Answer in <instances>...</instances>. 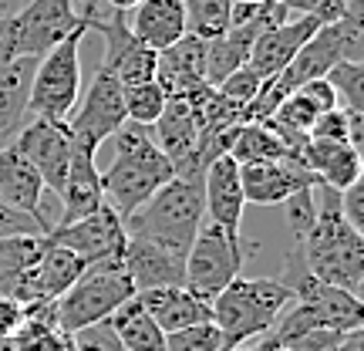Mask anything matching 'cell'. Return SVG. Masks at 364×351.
Segmentation results:
<instances>
[{"instance_id": "cell-33", "label": "cell", "mask_w": 364, "mask_h": 351, "mask_svg": "<svg viewBox=\"0 0 364 351\" xmlns=\"http://www.w3.org/2000/svg\"><path fill=\"white\" fill-rule=\"evenodd\" d=\"M287 213V226H290V234H294V240H300V236L311 230L314 216H317V182L314 186H307V189H300V193H294L287 203H280Z\"/></svg>"}, {"instance_id": "cell-14", "label": "cell", "mask_w": 364, "mask_h": 351, "mask_svg": "<svg viewBox=\"0 0 364 351\" xmlns=\"http://www.w3.org/2000/svg\"><path fill=\"white\" fill-rule=\"evenodd\" d=\"M321 27L324 24L314 21V17H290V21H284V24L263 31L260 38L253 41V48H250L247 68L263 81L273 78V75H280V71L297 58L300 48H304Z\"/></svg>"}, {"instance_id": "cell-42", "label": "cell", "mask_w": 364, "mask_h": 351, "mask_svg": "<svg viewBox=\"0 0 364 351\" xmlns=\"http://www.w3.org/2000/svg\"><path fill=\"white\" fill-rule=\"evenodd\" d=\"M253 351H287V348H284V345H273V341L260 338L257 345H253Z\"/></svg>"}, {"instance_id": "cell-15", "label": "cell", "mask_w": 364, "mask_h": 351, "mask_svg": "<svg viewBox=\"0 0 364 351\" xmlns=\"http://www.w3.org/2000/svg\"><path fill=\"white\" fill-rule=\"evenodd\" d=\"M240 182H243V199L257 206H280L294 193L314 186V176L297 159H277V162H253L240 166Z\"/></svg>"}, {"instance_id": "cell-2", "label": "cell", "mask_w": 364, "mask_h": 351, "mask_svg": "<svg viewBox=\"0 0 364 351\" xmlns=\"http://www.w3.org/2000/svg\"><path fill=\"white\" fill-rule=\"evenodd\" d=\"M169 179H176V169H172L169 159L159 152L149 129L129 122L122 132H115V159L102 172L105 206H112L122 220H129L132 213L145 206Z\"/></svg>"}, {"instance_id": "cell-16", "label": "cell", "mask_w": 364, "mask_h": 351, "mask_svg": "<svg viewBox=\"0 0 364 351\" xmlns=\"http://www.w3.org/2000/svg\"><path fill=\"white\" fill-rule=\"evenodd\" d=\"M203 203H206V216L213 226H220L223 234L240 236L243 226V182H240V162L230 156H220L203 176Z\"/></svg>"}, {"instance_id": "cell-24", "label": "cell", "mask_w": 364, "mask_h": 351, "mask_svg": "<svg viewBox=\"0 0 364 351\" xmlns=\"http://www.w3.org/2000/svg\"><path fill=\"white\" fill-rule=\"evenodd\" d=\"M38 58H17L0 65V139H14L27 115V91Z\"/></svg>"}, {"instance_id": "cell-17", "label": "cell", "mask_w": 364, "mask_h": 351, "mask_svg": "<svg viewBox=\"0 0 364 351\" xmlns=\"http://www.w3.org/2000/svg\"><path fill=\"white\" fill-rule=\"evenodd\" d=\"M135 300L145 308V314L162 328V335L182 331L189 325H206L213 321V304L193 294L186 284L179 287H156V290H142Z\"/></svg>"}, {"instance_id": "cell-35", "label": "cell", "mask_w": 364, "mask_h": 351, "mask_svg": "<svg viewBox=\"0 0 364 351\" xmlns=\"http://www.w3.org/2000/svg\"><path fill=\"white\" fill-rule=\"evenodd\" d=\"M260 85H263V78H257V75H253V71H250V68L243 65L240 71H233L230 78L223 81V85H220L216 91H220L226 102H236V105H243V108H247V105L253 102V98H257Z\"/></svg>"}, {"instance_id": "cell-8", "label": "cell", "mask_w": 364, "mask_h": 351, "mask_svg": "<svg viewBox=\"0 0 364 351\" xmlns=\"http://www.w3.org/2000/svg\"><path fill=\"white\" fill-rule=\"evenodd\" d=\"M240 271H243V240L223 234L220 226L206 223L196 234L189 253H186L182 284L213 304V298L233 284L240 277Z\"/></svg>"}, {"instance_id": "cell-38", "label": "cell", "mask_w": 364, "mask_h": 351, "mask_svg": "<svg viewBox=\"0 0 364 351\" xmlns=\"http://www.w3.org/2000/svg\"><path fill=\"white\" fill-rule=\"evenodd\" d=\"M338 331H307V335H300V338L287 341L284 348L287 351H331L338 345Z\"/></svg>"}, {"instance_id": "cell-1", "label": "cell", "mask_w": 364, "mask_h": 351, "mask_svg": "<svg viewBox=\"0 0 364 351\" xmlns=\"http://www.w3.org/2000/svg\"><path fill=\"white\" fill-rule=\"evenodd\" d=\"M294 261L314 281L341 287L354 298L364 294V236L341 213V193L317 182V216L311 230L294 240Z\"/></svg>"}, {"instance_id": "cell-27", "label": "cell", "mask_w": 364, "mask_h": 351, "mask_svg": "<svg viewBox=\"0 0 364 351\" xmlns=\"http://www.w3.org/2000/svg\"><path fill=\"white\" fill-rule=\"evenodd\" d=\"M230 159L240 162V166L277 162V159H287V145L280 142V135L267 122H243L236 129L233 145H230Z\"/></svg>"}, {"instance_id": "cell-31", "label": "cell", "mask_w": 364, "mask_h": 351, "mask_svg": "<svg viewBox=\"0 0 364 351\" xmlns=\"http://www.w3.org/2000/svg\"><path fill=\"white\" fill-rule=\"evenodd\" d=\"M324 78H327V85L334 88L338 102H344V108H351V112H361L364 115V65L338 61Z\"/></svg>"}, {"instance_id": "cell-10", "label": "cell", "mask_w": 364, "mask_h": 351, "mask_svg": "<svg viewBox=\"0 0 364 351\" xmlns=\"http://www.w3.org/2000/svg\"><path fill=\"white\" fill-rule=\"evenodd\" d=\"M85 17H88V27H95L98 34L105 38V61L102 68L118 78L122 88H129V85H142V81H152L156 78V51H149L145 44L132 38L129 31V21H125V14H102L95 4L85 7Z\"/></svg>"}, {"instance_id": "cell-36", "label": "cell", "mask_w": 364, "mask_h": 351, "mask_svg": "<svg viewBox=\"0 0 364 351\" xmlns=\"http://www.w3.org/2000/svg\"><path fill=\"white\" fill-rule=\"evenodd\" d=\"M341 213L364 236V182H354V186H348L341 193Z\"/></svg>"}, {"instance_id": "cell-43", "label": "cell", "mask_w": 364, "mask_h": 351, "mask_svg": "<svg viewBox=\"0 0 364 351\" xmlns=\"http://www.w3.org/2000/svg\"><path fill=\"white\" fill-rule=\"evenodd\" d=\"M0 351H14V338H0Z\"/></svg>"}, {"instance_id": "cell-25", "label": "cell", "mask_w": 364, "mask_h": 351, "mask_svg": "<svg viewBox=\"0 0 364 351\" xmlns=\"http://www.w3.org/2000/svg\"><path fill=\"white\" fill-rule=\"evenodd\" d=\"M105 328L112 331V338L122 345V351H166V335L162 328L145 314V308L132 298L129 304H122Z\"/></svg>"}, {"instance_id": "cell-41", "label": "cell", "mask_w": 364, "mask_h": 351, "mask_svg": "<svg viewBox=\"0 0 364 351\" xmlns=\"http://www.w3.org/2000/svg\"><path fill=\"white\" fill-rule=\"evenodd\" d=\"M105 4H108V11L112 14H132L142 0H105Z\"/></svg>"}, {"instance_id": "cell-3", "label": "cell", "mask_w": 364, "mask_h": 351, "mask_svg": "<svg viewBox=\"0 0 364 351\" xmlns=\"http://www.w3.org/2000/svg\"><path fill=\"white\" fill-rule=\"evenodd\" d=\"M203 216H206L203 182L176 176L125 220V234L186 263L196 234L203 230Z\"/></svg>"}, {"instance_id": "cell-44", "label": "cell", "mask_w": 364, "mask_h": 351, "mask_svg": "<svg viewBox=\"0 0 364 351\" xmlns=\"http://www.w3.org/2000/svg\"><path fill=\"white\" fill-rule=\"evenodd\" d=\"M11 11V7H7V0H0V14H7Z\"/></svg>"}, {"instance_id": "cell-37", "label": "cell", "mask_w": 364, "mask_h": 351, "mask_svg": "<svg viewBox=\"0 0 364 351\" xmlns=\"http://www.w3.org/2000/svg\"><path fill=\"white\" fill-rule=\"evenodd\" d=\"M75 345H78V351H122L105 325H95V328H88V331L75 335Z\"/></svg>"}, {"instance_id": "cell-9", "label": "cell", "mask_w": 364, "mask_h": 351, "mask_svg": "<svg viewBox=\"0 0 364 351\" xmlns=\"http://www.w3.org/2000/svg\"><path fill=\"white\" fill-rule=\"evenodd\" d=\"M125 125H129V115H125V88L105 68H98L95 81L85 91V98H78L75 112L68 118V135H71V142L78 145V149H88L91 156H95L98 145L108 142Z\"/></svg>"}, {"instance_id": "cell-32", "label": "cell", "mask_w": 364, "mask_h": 351, "mask_svg": "<svg viewBox=\"0 0 364 351\" xmlns=\"http://www.w3.org/2000/svg\"><path fill=\"white\" fill-rule=\"evenodd\" d=\"M166 351H223V335L213 321L189 325L182 331L166 335Z\"/></svg>"}, {"instance_id": "cell-30", "label": "cell", "mask_w": 364, "mask_h": 351, "mask_svg": "<svg viewBox=\"0 0 364 351\" xmlns=\"http://www.w3.org/2000/svg\"><path fill=\"white\" fill-rule=\"evenodd\" d=\"M166 91L159 88V81H142V85H129L125 88V115H129L132 125H142V129H152L156 118L162 115L166 108Z\"/></svg>"}, {"instance_id": "cell-13", "label": "cell", "mask_w": 364, "mask_h": 351, "mask_svg": "<svg viewBox=\"0 0 364 351\" xmlns=\"http://www.w3.org/2000/svg\"><path fill=\"white\" fill-rule=\"evenodd\" d=\"M156 81L166 91V98L189 102L199 91H206V41L186 34L172 48L159 51L156 58Z\"/></svg>"}, {"instance_id": "cell-26", "label": "cell", "mask_w": 364, "mask_h": 351, "mask_svg": "<svg viewBox=\"0 0 364 351\" xmlns=\"http://www.w3.org/2000/svg\"><path fill=\"white\" fill-rule=\"evenodd\" d=\"M14 351H78L75 335H68L54 321V300L27 308L24 325L14 335Z\"/></svg>"}, {"instance_id": "cell-19", "label": "cell", "mask_w": 364, "mask_h": 351, "mask_svg": "<svg viewBox=\"0 0 364 351\" xmlns=\"http://www.w3.org/2000/svg\"><path fill=\"white\" fill-rule=\"evenodd\" d=\"M297 162L321 186L338 189V193H344L354 182H361V149H354L348 142H314V139H307Z\"/></svg>"}, {"instance_id": "cell-6", "label": "cell", "mask_w": 364, "mask_h": 351, "mask_svg": "<svg viewBox=\"0 0 364 351\" xmlns=\"http://www.w3.org/2000/svg\"><path fill=\"white\" fill-rule=\"evenodd\" d=\"M81 24L75 0H24L21 11L0 14V65L44 58Z\"/></svg>"}, {"instance_id": "cell-4", "label": "cell", "mask_w": 364, "mask_h": 351, "mask_svg": "<svg viewBox=\"0 0 364 351\" xmlns=\"http://www.w3.org/2000/svg\"><path fill=\"white\" fill-rule=\"evenodd\" d=\"M294 304V287L277 277H236L213 298V325L223 335V351L260 341L277 318Z\"/></svg>"}, {"instance_id": "cell-18", "label": "cell", "mask_w": 364, "mask_h": 351, "mask_svg": "<svg viewBox=\"0 0 364 351\" xmlns=\"http://www.w3.org/2000/svg\"><path fill=\"white\" fill-rule=\"evenodd\" d=\"M61 220L54 226H68V223H78L85 216H91L95 209L105 206V193H102V172L95 166V156L88 149L71 152V166H68L65 186H61Z\"/></svg>"}, {"instance_id": "cell-7", "label": "cell", "mask_w": 364, "mask_h": 351, "mask_svg": "<svg viewBox=\"0 0 364 351\" xmlns=\"http://www.w3.org/2000/svg\"><path fill=\"white\" fill-rule=\"evenodd\" d=\"M135 298V284L122 263L88 267L61 298L54 300V321L68 335H81L95 325H105L112 314Z\"/></svg>"}, {"instance_id": "cell-40", "label": "cell", "mask_w": 364, "mask_h": 351, "mask_svg": "<svg viewBox=\"0 0 364 351\" xmlns=\"http://www.w3.org/2000/svg\"><path fill=\"white\" fill-rule=\"evenodd\" d=\"M331 351H364V328H358V331H348V335H341L338 345Z\"/></svg>"}, {"instance_id": "cell-28", "label": "cell", "mask_w": 364, "mask_h": 351, "mask_svg": "<svg viewBox=\"0 0 364 351\" xmlns=\"http://www.w3.org/2000/svg\"><path fill=\"white\" fill-rule=\"evenodd\" d=\"M44 236H0V298H11V287L38 261Z\"/></svg>"}, {"instance_id": "cell-12", "label": "cell", "mask_w": 364, "mask_h": 351, "mask_svg": "<svg viewBox=\"0 0 364 351\" xmlns=\"http://www.w3.org/2000/svg\"><path fill=\"white\" fill-rule=\"evenodd\" d=\"M21 156L34 166V172L41 176L44 189H51L54 196H61V186H65L68 166H71V152H75V142L68 135V125H54V122H44V118H34L31 125L17 132L11 139Z\"/></svg>"}, {"instance_id": "cell-34", "label": "cell", "mask_w": 364, "mask_h": 351, "mask_svg": "<svg viewBox=\"0 0 364 351\" xmlns=\"http://www.w3.org/2000/svg\"><path fill=\"white\" fill-rule=\"evenodd\" d=\"M290 17H314L321 24H338L344 14V0H273Z\"/></svg>"}, {"instance_id": "cell-22", "label": "cell", "mask_w": 364, "mask_h": 351, "mask_svg": "<svg viewBox=\"0 0 364 351\" xmlns=\"http://www.w3.org/2000/svg\"><path fill=\"white\" fill-rule=\"evenodd\" d=\"M41 196H44V182L34 172V166L21 156V149L14 142L0 145V203L44 223Z\"/></svg>"}, {"instance_id": "cell-21", "label": "cell", "mask_w": 364, "mask_h": 351, "mask_svg": "<svg viewBox=\"0 0 364 351\" xmlns=\"http://www.w3.org/2000/svg\"><path fill=\"white\" fill-rule=\"evenodd\" d=\"M125 21H129L132 38L156 54L186 38V7H182V0H142Z\"/></svg>"}, {"instance_id": "cell-5", "label": "cell", "mask_w": 364, "mask_h": 351, "mask_svg": "<svg viewBox=\"0 0 364 351\" xmlns=\"http://www.w3.org/2000/svg\"><path fill=\"white\" fill-rule=\"evenodd\" d=\"M88 31V17L81 14V24L58 48L38 58L31 91H27V112H34V118L68 125V118L81 98V41Z\"/></svg>"}, {"instance_id": "cell-11", "label": "cell", "mask_w": 364, "mask_h": 351, "mask_svg": "<svg viewBox=\"0 0 364 351\" xmlns=\"http://www.w3.org/2000/svg\"><path fill=\"white\" fill-rule=\"evenodd\" d=\"M44 240H48V243H61V247H68L71 253H78L88 267H98V263H122L129 234H125V220L118 216L115 209L102 206L78 223L51 226V230L44 234Z\"/></svg>"}, {"instance_id": "cell-29", "label": "cell", "mask_w": 364, "mask_h": 351, "mask_svg": "<svg viewBox=\"0 0 364 351\" xmlns=\"http://www.w3.org/2000/svg\"><path fill=\"white\" fill-rule=\"evenodd\" d=\"M182 7H186V34L193 38L213 41L230 31L233 0H182Z\"/></svg>"}, {"instance_id": "cell-20", "label": "cell", "mask_w": 364, "mask_h": 351, "mask_svg": "<svg viewBox=\"0 0 364 351\" xmlns=\"http://www.w3.org/2000/svg\"><path fill=\"white\" fill-rule=\"evenodd\" d=\"M152 129H156L152 142L159 145V152L172 162V169H179L203 139V118L196 112V105L182 102V98H169Z\"/></svg>"}, {"instance_id": "cell-46", "label": "cell", "mask_w": 364, "mask_h": 351, "mask_svg": "<svg viewBox=\"0 0 364 351\" xmlns=\"http://www.w3.org/2000/svg\"><path fill=\"white\" fill-rule=\"evenodd\" d=\"M233 351H253V345H240V348H233Z\"/></svg>"}, {"instance_id": "cell-23", "label": "cell", "mask_w": 364, "mask_h": 351, "mask_svg": "<svg viewBox=\"0 0 364 351\" xmlns=\"http://www.w3.org/2000/svg\"><path fill=\"white\" fill-rule=\"evenodd\" d=\"M122 267H125V273L132 277L135 294L156 290V287H179L182 284V261L156 250L152 243H145V240H132L129 236Z\"/></svg>"}, {"instance_id": "cell-45", "label": "cell", "mask_w": 364, "mask_h": 351, "mask_svg": "<svg viewBox=\"0 0 364 351\" xmlns=\"http://www.w3.org/2000/svg\"><path fill=\"white\" fill-rule=\"evenodd\" d=\"M233 4H263V0H233Z\"/></svg>"}, {"instance_id": "cell-39", "label": "cell", "mask_w": 364, "mask_h": 351, "mask_svg": "<svg viewBox=\"0 0 364 351\" xmlns=\"http://www.w3.org/2000/svg\"><path fill=\"white\" fill-rule=\"evenodd\" d=\"M24 308L14 298H0V338H14L17 328L24 325Z\"/></svg>"}]
</instances>
